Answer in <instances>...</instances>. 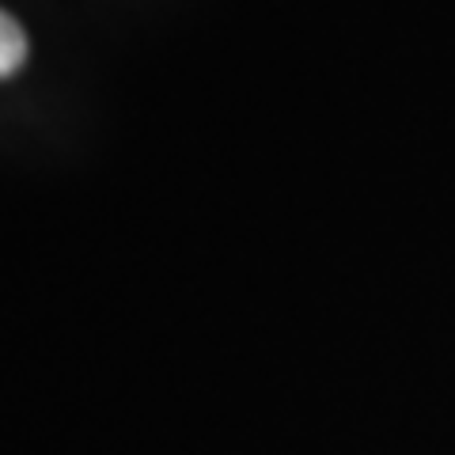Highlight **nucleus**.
<instances>
[{
  "mask_svg": "<svg viewBox=\"0 0 455 455\" xmlns=\"http://www.w3.org/2000/svg\"><path fill=\"white\" fill-rule=\"evenodd\" d=\"M23 61H27V35H23V27L12 20L8 12H0V80L16 73Z\"/></svg>",
  "mask_w": 455,
  "mask_h": 455,
  "instance_id": "nucleus-1",
  "label": "nucleus"
}]
</instances>
